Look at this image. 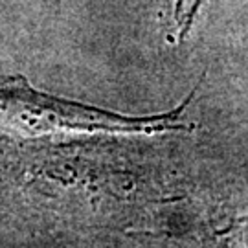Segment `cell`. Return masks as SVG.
Masks as SVG:
<instances>
[{
    "label": "cell",
    "mask_w": 248,
    "mask_h": 248,
    "mask_svg": "<svg viewBox=\"0 0 248 248\" xmlns=\"http://www.w3.org/2000/svg\"><path fill=\"white\" fill-rule=\"evenodd\" d=\"M193 96L195 90H191L180 105L168 112L131 116L39 90L22 76L0 74V129L22 136L187 131L193 125L184 120V112Z\"/></svg>",
    "instance_id": "cell-1"
},
{
    "label": "cell",
    "mask_w": 248,
    "mask_h": 248,
    "mask_svg": "<svg viewBox=\"0 0 248 248\" xmlns=\"http://www.w3.org/2000/svg\"><path fill=\"white\" fill-rule=\"evenodd\" d=\"M204 4L206 0H173L171 15H173V26H175L178 41L186 39L187 33L193 30Z\"/></svg>",
    "instance_id": "cell-2"
}]
</instances>
